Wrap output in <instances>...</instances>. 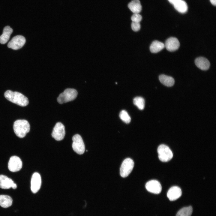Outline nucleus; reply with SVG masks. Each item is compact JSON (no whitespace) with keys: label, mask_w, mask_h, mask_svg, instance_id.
Segmentation results:
<instances>
[{"label":"nucleus","mask_w":216,"mask_h":216,"mask_svg":"<svg viewBox=\"0 0 216 216\" xmlns=\"http://www.w3.org/2000/svg\"><path fill=\"white\" fill-rule=\"evenodd\" d=\"M145 187L146 190L151 193L159 194L162 190V187L160 182L156 180H151L146 183Z\"/></svg>","instance_id":"9d476101"},{"label":"nucleus","mask_w":216,"mask_h":216,"mask_svg":"<svg viewBox=\"0 0 216 216\" xmlns=\"http://www.w3.org/2000/svg\"><path fill=\"white\" fill-rule=\"evenodd\" d=\"M142 19V16L139 13L134 14L131 17L132 22H140Z\"/></svg>","instance_id":"393cba45"},{"label":"nucleus","mask_w":216,"mask_h":216,"mask_svg":"<svg viewBox=\"0 0 216 216\" xmlns=\"http://www.w3.org/2000/svg\"><path fill=\"white\" fill-rule=\"evenodd\" d=\"M0 188L5 189L11 188L15 189L17 185L12 179L6 176L1 175H0Z\"/></svg>","instance_id":"f8f14e48"},{"label":"nucleus","mask_w":216,"mask_h":216,"mask_svg":"<svg viewBox=\"0 0 216 216\" xmlns=\"http://www.w3.org/2000/svg\"><path fill=\"white\" fill-rule=\"evenodd\" d=\"M182 194V192L180 188L177 186H174L169 190L167 196L170 200L172 201L179 198Z\"/></svg>","instance_id":"4468645a"},{"label":"nucleus","mask_w":216,"mask_h":216,"mask_svg":"<svg viewBox=\"0 0 216 216\" xmlns=\"http://www.w3.org/2000/svg\"><path fill=\"white\" fill-rule=\"evenodd\" d=\"M159 78L160 82L165 86L170 87L174 84V79L171 76L162 74L160 75Z\"/></svg>","instance_id":"a211bd4d"},{"label":"nucleus","mask_w":216,"mask_h":216,"mask_svg":"<svg viewBox=\"0 0 216 216\" xmlns=\"http://www.w3.org/2000/svg\"><path fill=\"white\" fill-rule=\"evenodd\" d=\"M13 200L12 198L7 195H0V206L3 208H7L12 205Z\"/></svg>","instance_id":"aec40b11"},{"label":"nucleus","mask_w":216,"mask_h":216,"mask_svg":"<svg viewBox=\"0 0 216 216\" xmlns=\"http://www.w3.org/2000/svg\"><path fill=\"white\" fill-rule=\"evenodd\" d=\"M41 184V178L40 174L34 172L32 175L31 182V189L33 193H36L40 189Z\"/></svg>","instance_id":"9b49d317"},{"label":"nucleus","mask_w":216,"mask_h":216,"mask_svg":"<svg viewBox=\"0 0 216 216\" xmlns=\"http://www.w3.org/2000/svg\"><path fill=\"white\" fill-rule=\"evenodd\" d=\"M133 103L140 110H143L145 107V102L143 98L141 97H136L133 99Z\"/></svg>","instance_id":"5701e85b"},{"label":"nucleus","mask_w":216,"mask_h":216,"mask_svg":"<svg viewBox=\"0 0 216 216\" xmlns=\"http://www.w3.org/2000/svg\"><path fill=\"white\" fill-rule=\"evenodd\" d=\"M211 3L214 5L215 6L216 4V0H210Z\"/></svg>","instance_id":"cd10ccee"},{"label":"nucleus","mask_w":216,"mask_h":216,"mask_svg":"<svg viewBox=\"0 0 216 216\" xmlns=\"http://www.w3.org/2000/svg\"><path fill=\"white\" fill-rule=\"evenodd\" d=\"M13 29L9 26H5L4 28L3 33L0 36V43L2 44L6 43L9 40Z\"/></svg>","instance_id":"dca6fc26"},{"label":"nucleus","mask_w":216,"mask_h":216,"mask_svg":"<svg viewBox=\"0 0 216 216\" xmlns=\"http://www.w3.org/2000/svg\"><path fill=\"white\" fill-rule=\"evenodd\" d=\"M192 211L193 209L191 206L184 207L178 212L176 216H190Z\"/></svg>","instance_id":"4be33fe9"},{"label":"nucleus","mask_w":216,"mask_h":216,"mask_svg":"<svg viewBox=\"0 0 216 216\" xmlns=\"http://www.w3.org/2000/svg\"><path fill=\"white\" fill-rule=\"evenodd\" d=\"M72 140V146L73 150L78 154H83L85 152V147L81 136L78 134H76L73 137Z\"/></svg>","instance_id":"423d86ee"},{"label":"nucleus","mask_w":216,"mask_h":216,"mask_svg":"<svg viewBox=\"0 0 216 216\" xmlns=\"http://www.w3.org/2000/svg\"><path fill=\"white\" fill-rule=\"evenodd\" d=\"M196 65L200 69L202 70H206L209 68L210 63L206 58L202 57L196 58L195 61Z\"/></svg>","instance_id":"2eb2a0df"},{"label":"nucleus","mask_w":216,"mask_h":216,"mask_svg":"<svg viewBox=\"0 0 216 216\" xmlns=\"http://www.w3.org/2000/svg\"><path fill=\"white\" fill-rule=\"evenodd\" d=\"M131 27L134 31L136 32L140 29V22H132L131 24Z\"/></svg>","instance_id":"a878e982"},{"label":"nucleus","mask_w":216,"mask_h":216,"mask_svg":"<svg viewBox=\"0 0 216 216\" xmlns=\"http://www.w3.org/2000/svg\"><path fill=\"white\" fill-rule=\"evenodd\" d=\"M120 119L124 123L128 124L131 121V118L128 112L125 110H122L119 115Z\"/></svg>","instance_id":"b1692460"},{"label":"nucleus","mask_w":216,"mask_h":216,"mask_svg":"<svg viewBox=\"0 0 216 216\" xmlns=\"http://www.w3.org/2000/svg\"><path fill=\"white\" fill-rule=\"evenodd\" d=\"M77 94V92L75 89L67 88L59 95L57 98V101L60 104L70 101L76 98Z\"/></svg>","instance_id":"7ed1b4c3"},{"label":"nucleus","mask_w":216,"mask_h":216,"mask_svg":"<svg viewBox=\"0 0 216 216\" xmlns=\"http://www.w3.org/2000/svg\"><path fill=\"white\" fill-rule=\"evenodd\" d=\"M128 7L134 14L139 13L142 10V5L139 0H132L128 4Z\"/></svg>","instance_id":"f3484780"},{"label":"nucleus","mask_w":216,"mask_h":216,"mask_svg":"<svg viewBox=\"0 0 216 216\" xmlns=\"http://www.w3.org/2000/svg\"><path fill=\"white\" fill-rule=\"evenodd\" d=\"M4 95L8 100L19 106H24L28 104V98L19 92L8 90L4 93Z\"/></svg>","instance_id":"f257e3e1"},{"label":"nucleus","mask_w":216,"mask_h":216,"mask_svg":"<svg viewBox=\"0 0 216 216\" xmlns=\"http://www.w3.org/2000/svg\"><path fill=\"white\" fill-rule=\"evenodd\" d=\"M165 47L169 51L173 52L178 49L180 43L178 39L175 37H170L167 39L165 42Z\"/></svg>","instance_id":"ddd939ff"},{"label":"nucleus","mask_w":216,"mask_h":216,"mask_svg":"<svg viewBox=\"0 0 216 216\" xmlns=\"http://www.w3.org/2000/svg\"><path fill=\"white\" fill-rule=\"evenodd\" d=\"M26 40L23 36L18 35L14 37L9 42L8 46L14 50L21 48L24 45Z\"/></svg>","instance_id":"0eeeda50"},{"label":"nucleus","mask_w":216,"mask_h":216,"mask_svg":"<svg viewBox=\"0 0 216 216\" xmlns=\"http://www.w3.org/2000/svg\"><path fill=\"white\" fill-rule=\"evenodd\" d=\"M164 47V44L163 43L158 40H155L150 45V50L152 52L156 53L161 50Z\"/></svg>","instance_id":"6ab92c4d"},{"label":"nucleus","mask_w":216,"mask_h":216,"mask_svg":"<svg viewBox=\"0 0 216 216\" xmlns=\"http://www.w3.org/2000/svg\"><path fill=\"white\" fill-rule=\"evenodd\" d=\"M157 151L159 158L162 162H167L171 160L173 157L172 151L166 145H160L158 148Z\"/></svg>","instance_id":"20e7f679"},{"label":"nucleus","mask_w":216,"mask_h":216,"mask_svg":"<svg viewBox=\"0 0 216 216\" xmlns=\"http://www.w3.org/2000/svg\"><path fill=\"white\" fill-rule=\"evenodd\" d=\"M173 5L175 8L180 13H184L188 10L187 4L184 0H180Z\"/></svg>","instance_id":"412c9836"},{"label":"nucleus","mask_w":216,"mask_h":216,"mask_svg":"<svg viewBox=\"0 0 216 216\" xmlns=\"http://www.w3.org/2000/svg\"><path fill=\"white\" fill-rule=\"evenodd\" d=\"M179 0H168L169 2L173 5H174Z\"/></svg>","instance_id":"bb28decb"},{"label":"nucleus","mask_w":216,"mask_h":216,"mask_svg":"<svg viewBox=\"0 0 216 216\" xmlns=\"http://www.w3.org/2000/svg\"><path fill=\"white\" fill-rule=\"evenodd\" d=\"M13 128L15 133L17 136L23 138L29 131L30 125L26 120H17L14 123Z\"/></svg>","instance_id":"f03ea898"},{"label":"nucleus","mask_w":216,"mask_h":216,"mask_svg":"<svg viewBox=\"0 0 216 216\" xmlns=\"http://www.w3.org/2000/svg\"><path fill=\"white\" fill-rule=\"evenodd\" d=\"M8 168L12 172L20 170L22 167V162L18 157L13 156L10 157L8 163Z\"/></svg>","instance_id":"1a4fd4ad"},{"label":"nucleus","mask_w":216,"mask_h":216,"mask_svg":"<svg viewBox=\"0 0 216 216\" xmlns=\"http://www.w3.org/2000/svg\"><path fill=\"white\" fill-rule=\"evenodd\" d=\"M134 166L133 160L127 158L124 160L120 168V174L122 177L128 176L132 171Z\"/></svg>","instance_id":"39448f33"},{"label":"nucleus","mask_w":216,"mask_h":216,"mask_svg":"<svg viewBox=\"0 0 216 216\" xmlns=\"http://www.w3.org/2000/svg\"><path fill=\"white\" fill-rule=\"evenodd\" d=\"M65 134V127L61 123L58 122L56 123L54 126L52 136L56 140L60 141L63 140Z\"/></svg>","instance_id":"6e6552de"}]
</instances>
